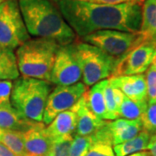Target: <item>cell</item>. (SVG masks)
Here are the masks:
<instances>
[{
	"instance_id": "cell-2",
	"label": "cell",
	"mask_w": 156,
	"mask_h": 156,
	"mask_svg": "<svg viewBox=\"0 0 156 156\" xmlns=\"http://www.w3.org/2000/svg\"><path fill=\"white\" fill-rule=\"evenodd\" d=\"M18 4L30 36L60 45L77 41V36L53 0H18Z\"/></svg>"
},
{
	"instance_id": "cell-8",
	"label": "cell",
	"mask_w": 156,
	"mask_h": 156,
	"mask_svg": "<svg viewBox=\"0 0 156 156\" xmlns=\"http://www.w3.org/2000/svg\"><path fill=\"white\" fill-rule=\"evenodd\" d=\"M87 88L83 83L69 86L56 85L47 99L43 117V122L45 126L50 124L58 114L71 109L85 94Z\"/></svg>"
},
{
	"instance_id": "cell-33",
	"label": "cell",
	"mask_w": 156,
	"mask_h": 156,
	"mask_svg": "<svg viewBox=\"0 0 156 156\" xmlns=\"http://www.w3.org/2000/svg\"><path fill=\"white\" fill-rule=\"evenodd\" d=\"M128 156H152L151 154L148 152V151H142V152H138V153H135V154H130V155Z\"/></svg>"
},
{
	"instance_id": "cell-18",
	"label": "cell",
	"mask_w": 156,
	"mask_h": 156,
	"mask_svg": "<svg viewBox=\"0 0 156 156\" xmlns=\"http://www.w3.org/2000/svg\"><path fill=\"white\" fill-rule=\"evenodd\" d=\"M139 32L145 41L156 43V0L144 1Z\"/></svg>"
},
{
	"instance_id": "cell-3",
	"label": "cell",
	"mask_w": 156,
	"mask_h": 156,
	"mask_svg": "<svg viewBox=\"0 0 156 156\" xmlns=\"http://www.w3.org/2000/svg\"><path fill=\"white\" fill-rule=\"evenodd\" d=\"M61 45L44 38L29 39L16 51L19 72L24 77L50 82L52 68Z\"/></svg>"
},
{
	"instance_id": "cell-35",
	"label": "cell",
	"mask_w": 156,
	"mask_h": 156,
	"mask_svg": "<svg viewBox=\"0 0 156 156\" xmlns=\"http://www.w3.org/2000/svg\"><path fill=\"white\" fill-rule=\"evenodd\" d=\"M45 156H54V154L52 153V151H50V153H49L48 154H46V155H45Z\"/></svg>"
},
{
	"instance_id": "cell-10",
	"label": "cell",
	"mask_w": 156,
	"mask_h": 156,
	"mask_svg": "<svg viewBox=\"0 0 156 156\" xmlns=\"http://www.w3.org/2000/svg\"><path fill=\"white\" fill-rule=\"evenodd\" d=\"M155 50L156 43L143 41L119 61L111 77L143 74L151 66Z\"/></svg>"
},
{
	"instance_id": "cell-11",
	"label": "cell",
	"mask_w": 156,
	"mask_h": 156,
	"mask_svg": "<svg viewBox=\"0 0 156 156\" xmlns=\"http://www.w3.org/2000/svg\"><path fill=\"white\" fill-rule=\"evenodd\" d=\"M44 122H37L23 133L26 156H45L52 148V140L46 133Z\"/></svg>"
},
{
	"instance_id": "cell-5",
	"label": "cell",
	"mask_w": 156,
	"mask_h": 156,
	"mask_svg": "<svg viewBox=\"0 0 156 156\" xmlns=\"http://www.w3.org/2000/svg\"><path fill=\"white\" fill-rule=\"evenodd\" d=\"M74 48L82 69L83 83L87 87L113 76L120 59L108 55L94 45L78 40L74 43Z\"/></svg>"
},
{
	"instance_id": "cell-31",
	"label": "cell",
	"mask_w": 156,
	"mask_h": 156,
	"mask_svg": "<svg viewBox=\"0 0 156 156\" xmlns=\"http://www.w3.org/2000/svg\"><path fill=\"white\" fill-rule=\"evenodd\" d=\"M152 156H156V134H152L147 145V149Z\"/></svg>"
},
{
	"instance_id": "cell-13",
	"label": "cell",
	"mask_w": 156,
	"mask_h": 156,
	"mask_svg": "<svg viewBox=\"0 0 156 156\" xmlns=\"http://www.w3.org/2000/svg\"><path fill=\"white\" fill-rule=\"evenodd\" d=\"M76 114V128L75 134L81 136H89L95 134V131L100 128L103 121L95 115L88 108L85 103V99L83 95L82 98L71 108V109ZM74 134V135H75Z\"/></svg>"
},
{
	"instance_id": "cell-4",
	"label": "cell",
	"mask_w": 156,
	"mask_h": 156,
	"mask_svg": "<svg viewBox=\"0 0 156 156\" xmlns=\"http://www.w3.org/2000/svg\"><path fill=\"white\" fill-rule=\"evenodd\" d=\"M54 84L49 81L31 77H18L13 82L11 106L23 117L43 122L47 99Z\"/></svg>"
},
{
	"instance_id": "cell-16",
	"label": "cell",
	"mask_w": 156,
	"mask_h": 156,
	"mask_svg": "<svg viewBox=\"0 0 156 156\" xmlns=\"http://www.w3.org/2000/svg\"><path fill=\"white\" fill-rule=\"evenodd\" d=\"M107 79L94 84L83 95L86 106L95 116L101 120H107V108L104 99V86Z\"/></svg>"
},
{
	"instance_id": "cell-17",
	"label": "cell",
	"mask_w": 156,
	"mask_h": 156,
	"mask_svg": "<svg viewBox=\"0 0 156 156\" xmlns=\"http://www.w3.org/2000/svg\"><path fill=\"white\" fill-rule=\"evenodd\" d=\"M36 123L37 122L28 120L19 115L13 107H0V128L2 129L23 133Z\"/></svg>"
},
{
	"instance_id": "cell-37",
	"label": "cell",
	"mask_w": 156,
	"mask_h": 156,
	"mask_svg": "<svg viewBox=\"0 0 156 156\" xmlns=\"http://www.w3.org/2000/svg\"><path fill=\"white\" fill-rule=\"evenodd\" d=\"M2 1H3V0H0V3H1V2H2Z\"/></svg>"
},
{
	"instance_id": "cell-34",
	"label": "cell",
	"mask_w": 156,
	"mask_h": 156,
	"mask_svg": "<svg viewBox=\"0 0 156 156\" xmlns=\"http://www.w3.org/2000/svg\"><path fill=\"white\" fill-rule=\"evenodd\" d=\"M151 66H152L153 68H154V69H156V50H155V53H154V58H153V62H152Z\"/></svg>"
},
{
	"instance_id": "cell-32",
	"label": "cell",
	"mask_w": 156,
	"mask_h": 156,
	"mask_svg": "<svg viewBox=\"0 0 156 156\" xmlns=\"http://www.w3.org/2000/svg\"><path fill=\"white\" fill-rule=\"evenodd\" d=\"M0 156H17L14 154L6 146L0 142Z\"/></svg>"
},
{
	"instance_id": "cell-36",
	"label": "cell",
	"mask_w": 156,
	"mask_h": 156,
	"mask_svg": "<svg viewBox=\"0 0 156 156\" xmlns=\"http://www.w3.org/2000/svg\"><path fill=\"white\" fill-rule=\"evenodd\" d=\"M4 130H5V129H2V128H0V138H1L2 134H3V133H4Z\"/></svg>"
},
{
	"instance_id": "cell-28",
	"label": "cell",
	"mask_w": 156,
	"mask_h": 156,
	"mask_svg": "<svg viewBox=\"0 0 156 156\" xmlns=\"http://www.w3.org/2000/svg\"><path fill=\"white\" fill-rule=\"evenodd\" d=\"M85 156H116L112 146L101 142L94 143Z\"/></svg>"
},
{
	"instance_id": "cell-20",
	"label": "cell",
	"mask_w": 156,
	"mask_h": 156,
	"mask_svg": "<svg viewBox=\"0 0 156 156\" xmlns=\"http://www.w3.org/2000/svg\"><path fill=\"white\" fill-rule=\"evenodd\" d=\"M17 56L14 50L0 51V81H15L19 77Z\"/></svg>"
},
{
	"instance_id": "cell-21",
	"label": "cell",
	"mask_w": 156,
	"mask_h": 156,
	"mask_svg": "<svg viewBox=\"0 0 156 156\" xmlns=\"http://www.w3.org/2000/svg\"><path fill=\"white\" fill-rule=\"evenodd\" d=\"M103 93H104V99H105L107 108V116H108L107 120L114 121L119 119L120 116L118 114V109L120 104L122 101L123 96H124L123 93L120 89L112 86L108 79H107Z\"/></svg>"
},
{
	"instance_id": "cell-30",
	"label": "cell",
	"mask_w": 156,
	"mask_h": 156,
	"mask_svg": "<svg viewBox=\"0 0 156 156\" xmlns=\"http://www.w3.org/2000/svg\"><path fill=\"white\" fill-rule=\"evenodd\" d=\"M81 1H86L90 3L99 4V5H111L126 4V3H135L142 5L145 0H81Z\"/></svg>"
},
{
	"instance_id": "cell-9",
	"label": "cell",
	"mask_w": 156,
	"mask_h": 156,
	"mask_svg": "<svg viewBox=\"0 0 156 156\" xmlns=\"http://www.w3.org/2000/svg\"><path fill=\"white\" fill-rule=\"evenodd\" d=\"M82 77V69L76 55L74 43L61 45L52 68L50 83L55 85L69 86L79 83Z\"/></svg>"
},
{
	"instance_id": "cell-14",
	"label": "cell",
	"mask_w": 156,
	"mask_h": 156,
	"mask_svg": "<svg viewBox=\"0 0 156 156\" xmlns=\"http://www.w3.org/2000/svg\"><path fill=\"white\" fill-rule=\"evenodd\" d=\"M108 128L112 138V145L115 146L135 137L142 130L141 120H127L119 118L108 122Z\"/></svg>"
},
{
	"instance_id": "cell-29",
	"label": "cell",
	"mask_w": 156,
	"mask_h": 156,
	"mask_svg": "<svg viewBox=\"0 0 156 156\" xmlns=\"http://www.w3.org/2000/svg\"><path fill=\"white\" fill-rule=\"evenodd\" d=\"M12 85V81H0V107H12L11 102Z\"/></svg>"
},
{
	"instance_id": "cell-7",
	"label": "cell",
	"mask_w": 156,
	"mask_h": 156,
	"mask_svg": "<svg viewBox=\"0 0 156 156\" xmlns=\"http://www.w3.org/2000/svg\"><path fill=\"white\" fill-rule=\"evenodd\" d=\"M81 40L120 60L130 50L145 41L140 32L130 33L115 30H98L85 36Z\"/></svg>"
},
{
	"instance_id": "cell-6",
	"label": "cell",
	"mask_w": 156,
	"mask_h": 156,
	"mask_svg": "<svg viewBox=\"0 0 156 156\" xmlns=\"http://www.w3.org/2000/svg\"><path fill=\"white\" fill-rule=\"evenodd\" d=\"M30 39L19 8L18 0L0 3V48L14 50Z\"/></svg>"
},
{
	"instance_id": "cell-27",
	"label": "cell",
	"mask_w": 156,
	"mask_h": 156,
	"mask_svg": "<svg viewBox=\"0 0 156 156\" xmlns=\"http://www.w3.org/2000/svg\"><path fill=\"white\" fill-rule=\"evenodd\" d=\"M147 89V101L148 103L156 102V69L152 66L148 68L145 74Z\"/></svg>"
},
{
	"instance_id": "cell-38",
	"label": "cell",
	"mask_w": 156,
	"mask_h": 156,
	"mask_svg": "<svg viewBox=\"0 0 156 156\" xmlns=\"http://www.w3.org/2000/svg\"><path fill=\"white\" fill-rule=\"evenodd\" d=\"M0 51H1V48H0Z\"/></svg>"
},
{
	"instance_id": "cell-22",
	"label": "cell",
	"mask_w": 156,
	"mask_h": 156,
	"mask_svg": "<svg viewBox=\"0 0 156 156\" xmlns=\"http://www.w3.org/2000/svg\"><path fill=\"white\" fill-rule=\"evenodd\" d=\"M148 102H138L129 99L126 95L123 96L122 101L120 104L118 114L119 116L127 120L140 119L147 108Z\"/></svg>"
},
{
	"instance_id": "cell-25",
	"label": "cell",
	"mask_w": 156,
	"mask_h": 156,
	"mask_svg": "<svg viewBox=\"0 0 156 156\" xmlns=\"http://www.w3.org/2000/svg\"><path fill=\"white\" fill-rule=\"evenodd\" d=\"M140 120L144 131L147 132L150 135L156 134V102L147 104Z\"/></svg>"
},
{
	"instance_id": "cell-23",
	"label": "cell",
	"mask_w": 156,
	"mask_h": 156,
	"mask_svg": "<svg viewBox=\"0 0 156 156\" xmlns=\"http://www.w3.org/2000/svg\"><path fill=\"white\" fill-rule=\"evenodd\" d=\"M0 142L6 146L17 156H26L22 132L4 130V133L0 138Z\"/></svg>"
},
{
	"instance_id": "cell-1",
	"label": "cell",
	"mask_w": 156,
	"mask_h": 156,
	"mask_svg": "<svg viewBox=\"0 0 156 156\" xmlns=\"http://www.w3.org/2000/svg\"><path fill=\"white\" fill-rule=\"evenodd\" d=\"M77 37L102 30L138 33L142 5L135 3L99 5L81 0H53Z\"/></svg>"
},
{
	"instance_id": "cell-19",
	"label": "cell",
	"mask_w": 156,
	"mask_h": 156,
	"mask_svg": "<svg viewBox=\"0 0 156 156\" xmlns=\"http://www.w3.org/2000/svg\"><path fill=\"white\" fill-rule=\"evenodd\" d=\"M150 134L142 130L135 137L121 144L114 146V152L116 156H128L147 149Z\"/></svg>"
},
{
	"instance_id": "cell-15",
	"label": "cell",
	"mask_w": 156,
	"mask_h": 156,
	"mask_svg": "<svg viewBox=\"0 0 156 156\" xmlns=\"http://www.w3.org/2000/svg\"><path fill=\"white\" fill-rule=\"evenodd\" d=\"M76 114L72 110L62 112L46 127V133L52 140L59 139L68 135H74L76 128Z\"/></svg>"
},
{
	"instance_id": "cell-12",
	"label": "cell",
	"mask_w": 156,
	"mask_h": 156,
	"mask_svg": "<svg viewBox=\"0 0 156 156\" xmlns=\"http://www.w3.org/2000/svg\"><path fill=\"white\" fill-rule=\"evenodd\" d=\"M108 80L112 86L120 89L129 99L138 102H148L145 75L115 76Z\"/></svg>"
},
{
	"instance_id": "cell-24",
	"label": "cell",
	"mask_w": 156,
	"mask_h": 156,
	"mask_svg": "<svg viewBox=\"0 0 156 156\" xmlns=\"http://www.w3.org/2000/svg\"><path fill=\"white\" fill-rule=\"evenodd\" d=\"M93 144L91 135L81 136L75 134L70 146L69 156H85Z\"/></svg>"
},
{
	"instance_id": "cell-26",
	"label": "cell",
	"mask_w": 156,
	"mask_h": 156,
	"mask_svg": "<svg viewBox=\"0 0 156 156\" xmlns=\"http://www.w3.org/2000/svg\"><path fill=\"white\" fill-rule=\"evenodd\" d=\"M74 135H68L52 141L51 151L54 156H69L70 146Z\"/></svg>"
}]
</instances>
